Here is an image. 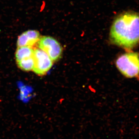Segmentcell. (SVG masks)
I'll use <instances>...</instances> for the list:
<instances>
[{
    "mask_svg": "<svg viewBox=\"0 0 139 139\" xmlns=\"http://www.w3.org/2000/svg\"><path fill=\"white\" fill-rule=\"evenodd\" d=\"M112 43L130 50L139 44V14L126 12L113 22L110 33Z\"/></svg>",
    "mask_w": 139,
    "mask_h": 139,
    "instance_id": "cell-1",
    "label": "cell"
},
{
    "mask_svg": "<svg viewBox=\"0 0 139 139\" xmlns=\"http://www.w3.org/2000/svg\"><path fill=\"white\" fill-rule=\"evenodd\" d=\"M116 66L127 78L139 77V53L129 52L120 55L116 61Z\"/></svg>",
    "mask_w": 139,
    "mask_h": 139,
    "instance_id": "cell-2",
    "label": "cell"
},
{
    "mask_svg": "<svg viewBox=\"0 0 139 139\" xmlns=\"http://www.w3.org/2000/svg\"><path fill=\"white\" fill-rule=\"evenodd\" d=\"M38 43L39 48L45 52L53 62L57 61L61 57L62 46L53 37L48 36L40 37Z\"/></svg>",
    "mask_w": 139,
    "mask_h": 139,
    "instance_id": "cell-3",
    "label": "cell"
},
{
    "mask_svg": "<svg viewBox=\"0 0 139 139\" xmlns=\"http://www.w3.org/2000/svg\"><path fill=\"white\" fill-rule=\"evenodd\" d=\"M33 57L34 67L33 71L39 76L46 74L53 66L52 60L45 52L39 48L34 49Z\"/></svg>",
    "mask_w": 139,
    "mask_h": 139,
    "instance_id": "cell-4",
    "label": "cell"
},
{
    "mask_svg": "<svg viewBox=\"0 0 139 139\" xmlns=\"http://www.w3.org/2000/svg\"><path fill=\"white\" fill-rule=\"evenodd\" d=\"M40 33L35 30H29L23 32L18 36L17 39V47L29 46L32 47L38 43L40 38Z\"/></svg>",
    "mask_w": 139,
    "mask_h": 139,
    "instance_id": "cell-5",
    "label": "cell"
},
{
    "mask_svg": "<svg viewBox=\"0 0 139 139\" xmlns=\"http://www.w3.org/2000/svg\"><path fill=\"white\" fill-rule=\"evenodd\" d=\"M34 50L31 47L22 46L17 47L15 53L16 62L23 59L32 57L34 55Z\"/></svg>",
    "mask_w": 139,
    "mask_h": 139,
    "instance_id": "cell-6",
    "label": "cell"
},
{
    "mask_svg": "<svg viewBox=\"0 0 139 139\" xmlns=\"http://www.w3.org/2000/svg\"><path fill=\"white\" fill-rule=\"evenodd\" d=\"M17 65L19 69L24 71H31L33 70L34 67V59L32 57L23 59L17 62Z\"/></svg>",
    "mask_w": 139,
    "mask_h": 139,
    "instance_id": "cell-7",
    "label": "cell"
}]
</instances>
